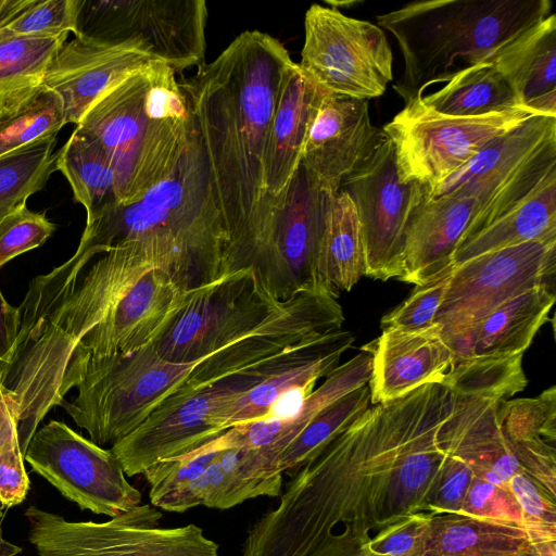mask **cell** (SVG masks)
Wrapping results in <instances>:
<instances>
[{
  "mask_svg": "<svg viewBox=\"0 0 556 556\" xmlns=\"http://www.w3.org/2000/svg\"><path fill=\"white\" fill-rule=\"evenodd\" d=\"M506 485L520 507L523 526L534 534L556 541V494L523 469Z\"/></svg>",
  "mask_w": 556,
  "mask_h": 556,
  "instance_id": "f6af8a7d",
  "label": "cell"
},
{
  "mask_svg": "<svg viewBox=\"0 0 556 556\" xmlns=\"http://www.w3.org/2000/svg\"><path fill=\"white\" fill-rule=\"evenodd\" d=\"M13 425H17L18 427L14 405L0 382V435Z\"/></svg>",
  "mask_w": 556,
  "mask_h": 556,
  "instance_id": "db71d44e",
  "label": "cell"
},
{
  "mask_svg": "<svg viewBox=\"0 0 556 556\" xmlns=\"http://www.w3.org/2000/svg\"><path fill=\"white\" fill-rule=\"evenodd\" d=\"M150 63L101 96L76 125L108 155L116 179V200L122 205L139 201L172 174L192 130L191 116L187 119L149 116L146 98Z\"/></svg>",
  "mask_w": 556,
  "mask_h": 556,
  "instance_id": "5b68a950",
  "label": "cell"
},
{
  "mask_svg": "<svg viewBox=\"0 0 556 556\" xmlns=\"http://www.w3.org/2000/svg\"><path fill=\"white\" fill-rule=\"evenodd\" d=\"M421 556H556V541L513 522L431 515Z\"/></svg>",
  "mask_w": 556,
  "mask_h": 556,
  "instance_id": "484cf974",
  "label": "cell"
},
{
  "mask_svg": "<svg viewBox=\"0 0 556 556\" xmlns=\"http://www.w3.org/2000/svg\"><path fill=\"white\" fill-rule=\"evenodd\" d=\"M66 124L60 96L43 84L0 108V156L56 136Z\"/></svg>",
  "mask_w": 556,
  "mask_h": 556,
  "instance_id": "d590c367",
  "label": "cell"
},
{
  "mask_svg": "<svg viewBox=\"0 0 556 556\" xmlns=\"http://www.w3.org/2000/svg\"><path fill=\"white\" fill-rule=\"evenodd\" d=\"M55 168L70 182L74 199L87 214L116 201V179L101 146L76 127L56 152Z\"/></svg>",
  "mask_w": 556,
  "mask_h": 556,
  "instance_id": "e575fe53",
  "label": "cell"
},
{
  "mask_svg": "<svg viewBox=\"0 0 556 556\" xmlns=\"http://www.w3.org/2000/svg\"><path fill=\"white\" fill-rule=\"evenodd\" d=\"M30 3V0H0V27Z\"/></svg>",
  "mask_w": 556,
  "mask_h": 556,
  "instance_id": "11a10c76",
  "label": "cell"
},
{
  "mask_svg": "<svg viewBox=\"0 0 556 556\" xmlns=\"http://www.w3.org/2000/svg\"><path fill=\"white\" fill-rule=\"evenodd\" d=\"M552 13L549 0H426L377 15L404 60L393 89L405 104L434 84L491 63L525 31Z\"/></svg>",
  "mask_w": 556,
  "mask_h": 556,
  "instance_id": "277c9868",
  "label": "cell"
},
{
  "mask_svg": "<svg viewBox=\"0 0 556 556\" xmlns=\"http://www.w3.org/2000/svg\"><path fill=\"white\" fill-rule=\"evenodd\" d=\"M68 34L26 36L0 30V108L42 84Z\"/></svg>",
  "mask_w": 556,
  "mask_h": 556,
  "instance_id": "8d00e7d4",
  "label": "cell"
},
{
  "mask_svg": "<svg viewBox=\"0 0 556 556\" xmlns=\"http://www.w3.org/2000/svg\"><path fill=\"white\" fill-rule=\"evenodd\" d=\"M371 361L370 351L365 350L337 366L326 376L321 386L313 390L291 419L265 418L233 426L237 442L256 451L265 460L277 466L281 453L319 412L368 383Z\"/></svg>",
  "mask_w": 556,
  "mask_h": 556,
  "instance_id": "83f0119b",
  "label": "cell"
},
{
  "mask_svg": "<svg viewBox=\"0 0 556 556\" xmlns=\"http://www.w3.org/2000/svg\"><path fill=\"white\" fill-rule=\"evenodd\" d=\"M517 109L475 117H455L427 109L419 99L382 130L391 140L400 179L429 188L460 168L486 144L534 115Z\"/></svg>",
  "mask_w": 556,
  "mask_h": 556,
  "instance_id": "4fadbf2b",
  "label": "cell"
},
{
  "mask_svg": "<svg viewBox=\"0 0 556 556\" xmlns=\"http://www.w3.org/2000/svg\"><path fill=\"white\" fill-rule=\"evenodd\" d=\"M27 539L39 556H219L218 544L190 523L159 528L162 513L137 505L108 521H68L29 506Z\"/></svg>",
  "mask_w": 556,
  "mask_h": 556,
  "instance_id": "ba28073f",
  "label": "cell"
},
{
  "mask_svg": "<svg viewBox=\"0 0 556 556\" xmlns=\"http://www.w3.org/2000/svg\"><path fill=\"white\" fill-rule=\"evenodd\" d=\"M370 404L368 383L353 390L319 412L278 458V469L293 476L345 431Z\"/></svg>",
  "mask_w": 556,
  "mask_h": 556,
  "instance_id": "74e56055",
  "label": "cell"
},
{
  "mask_svg": "<svg viewBox=\"0 0 556 556\" xmlns=\"http://www.w3.org/2000/svg\"><path fill=\"white\" fill-rule=\"evenodd\" d=\"M493 64L520 106L556 116V15L551 13L509 45Z\"/></svg>",
  "mask_w": 556,
  "mask_h": 556,
  "instance_id": "f1b7e54d",
  "label": "cell"
},
{
  "mask_svg": "<svg viewBox=\"0 0 556 556\" xmlns=\"http://www.w3.org/2000/svg\"><path fill=\"white\" fill-rule=\"evenodd\" d=\"M23 456L33 471L81 510L113 518L141 502L140 491L128 482L111 448L64 422L51 420L37 430Z\"/></svg>",
  "mask_w": 556,
  "mask_h": 556,
  "instance_id": "5bb4252c",
  "label": "cell"
},
{
  "mask_svg": "<svg viewBox=\"0 0 556 556\" xmlns=\"http://www.w3.org/2000/svg\"><path fill=\"white\" fill-rule=\"evenodd\" d=\"M355 337L348 330L299 343L291 357L261 383L229 404L220 417L225 430L251 421L265 419L273 404L285 393L304 387H315L337 366Z\"/></svg>",
  "mask_w": 556,
  "mask_h": 556,
  "instance_id": "d4e9b609",
  "label": "cell"
},
{
  "mask_svg": "<svg viewBox=\"0 0 556 556\" xmlns=\"http://www.w3.org/2000/svg\"><path fill=\"white\" fill-rule=\"evenodd\" d=\"M368 102L327 92L309 126L301 163L333 192L388 139L371 124Z\"/></svg>",
  "mask_w": 556,
  "mask_h": 556,
  "instance_id": "d6986e66",
  "label": "cell"
},
{
  "mask_svg": "<svg viewBox=\"0 0 556 556\" xmlns=\"http://www.w3.org/2000/svg\"><path fill=\"white\" fill-rule=\"evenodd\" d=\"M195 363L165 361L150 344L128 354L89 357L78 372L77 395L62 405L92 442L113 445L174 394Z\"/></svg>",
  "mask_w": 556,
  "mask_h": 556,
  "instance_id": "8992f818",
  "label": "cell"
},
{
  "mask_svg": "<svg viewBox=\"0 0 556 556\" xmlns=\"http://www.w3.org/2000/svg\"><path fill=\"white\" fill-rule=\"evenodd\" d=\"M242 392L231 376L192 389L179 388L131 433L111 446L125 475L186 455L226 430L220 417Z\"/></svg>",
  "mask_w": 556,
  "mask_h": 556,
  "instance_id": "9a60e30c",
  "label": "cell"
},
{
  "mask_svg": "<svg viewBox=\"0 0 556 556\" xmlns=\"http://www.w3.org/2000/svg\"><path fill=\"white\" fill-rule=\"evenodd\" d=\"M475 210L473 199L427 198L424 187L406 224L403 274L399 279L421 286L453 268V255Z\"/></svg>",
  "mask_w": 556,
  "mask_h": 556,
  "instance_id": "7402d4cb",
  "label": "cell"
},
{
  "mask_svg": "<svg viewBox=\"0 0 556 556\" xmlns=\"http://www.w3.org/2000/svg\"><path fill=\"white\" fill-rule=\"evenodd\" d=\"M296 66L275 37L238 35L180 87L229 239V273L253 269L269 201L264 150L281 90Z\"/></svg>",
  "mask_w": 556,
  "mask_h": 556,
  "instance_id": "7a4b0ae2",
  "label": "cell"
},
{
  "mask_svg": "<svg viewBox=\"0 0 556 556\" xmlns=\"http://www.w3.org/2000/svg\"><path fill=\"white\" fill-rule=\"evenodd\" d=\"M326 93L296 63L281 90L267 132L264 186L268 198L278 197L296 172L309 126Z\"/></svg>",
  "mask_w": 556,
  "mask_h": 556,
  "instance_id": "4316f807",
  "label": "cell"
},
{
  "mask_svg": "<svg viewBox=\"0 0 556 556\" xmlns=\"http://www.w3.org/2000/svg\"><path fill=\"white\" fill-rule=\"evenodd\" d=\"M186 292L159 267L144 273L75 350L61 386L62 399L76 386L89 357L128 354L151 344L176 314Z\"/></svg>",
  "mask_w": 556,
  "mask_h": 556,
  "instance_id": "ac0fdd59",
  "label": "cell"
},
{
  "mask_svg": "<svg viewBox=\"0 0 556 556\" xmlns=\"http://www.w3.org/2000/svg\"><path fill=\"white\" fill-rule=\"evenodd\" d=\"M281 305L253 269L228 273L187 291L176 314L150 345L165 361L195 363L255 330Z\"/></svg>",
  "mask_w": 556,
  "mask_h": 556,
  "instance_id": "9c48e42d",
  "label": "cell"
},
{
  "mask_svg": "<svg viewBox=\"0 0 556 556\" xmlns=\"http://www.w3.org/2000/svg\"><path fill=\"white\" fill-rule=\"evenodd\" d=\"M343 323L341 305L327 291L295 292L255 330L198 361L180 388L213 383L291 345L340 330Z\"/></svg>",
  "mask_w": 556,
  "mask_h": 556,
  "instance_id": "e0dca14e",
  "label": "cell"
},
{
  "mask_svg": "<svg viewBox=\"0 0 556 556\" xmlns=\"http://www.w3.org/2000/svg\"><path fill=\"white\" fill-rule=\"evenodd\" d=\"M55 143L51 136L0 156V220L46 186L56 170Z\"/></svg>",
  "mask_w": 556,
  "mask_h": 556,
  "instance_id": "60d3db41",
  "label": "cell"
},
{
  "mask_svg": "<svg viewBox=\"0 0 556 556\" xmlns=\"http://www.w3.org/2000/svg\"><path fill=\"white\" fill-rule=\"evenodd\" d=\"M370 404L400 399L428 383H442L454 353L441 326L418 330L383 328L370 351Z\"/></svg>",
  "mask_w": 556,
  "mask_h": 556,
  "instance_id": "44dd1931",
  "label": "cell"
},
{
  "mask_svg": "<svg viewBox=\"0 0 556 556\" xmlns=\"http://www.w3.org/2000/svg\"><path fill=\"white\" fill-rule=\"evenodd\" d=\"M551 240H556V174L519 207L463 242L453 265L526 242Z\"/></svg>",
  "mask_w": 556,
  "mask_h": 556,
  "instance_id": "d6a6232c",
  "label": "cell"
},
{
  "mask_svg": "<svg viewBox=\"0 0 556 556\" xmlns=\"http://www.w3.org/2000/svg\"><path fill=\"white\" fill-rule=\"evenodd\" d=\"M420 101L435 113L455 117L483 116L522 109L493 62L460 72L439 90L421 96Z\"/></svg>",
  "mask_w": 556,
  "mask_h": 556,
  "instance_id": "836d02e7",
  "label": "cell"
},
{
  "mask_svg": "<svg viewBox=\"0 0 556 556\" xmlns=\"http://www.w3.org/2000/svg\"><path fill=\"white\" fill-rule=\"evenodd\" d=\"M21 547L10 543L3 538V532L0 522V556H15L21 553Z\"/></svg>",
  "mask_w": 556,
  "mask_h": 556,
  "instance_id": "9f6ffc18",
  "label": "cell"
},
{
  "mask_svg": "<svg viewBox=\"0 0 556 556\" xmlns=\"http://www.w3.org/2000/svg\"><path fill=\"white\" fill-rule=\"evenodd\" d=\"M523 354L505 357H468L451 366L441 384L457 397L505 401L521 392L528 380Z\"/></svg>",
  "mask_w": 556,
  "mask_h": 556,
  "instance_id": "f35d334b",
  "label": "cell"
},
{
  "mask_svg": "<svg viewBox=\"0 0 556 556\" xmlns=\"http://www.w3.org/2000/svg\"><path fill=\"white\" fill-rule=\"evenodd\" d=\"M497 418L521 468L556 494V387L500 402Z\"/></svg>",
  "mask_w": 556,
  "mask_h": 556,
  "instance_id": "f546056e",
  "label": "cell"
},
{
  "mask_svg": "<svg viewBox=\"0 0 556 556\" xmlns=\"http://www.w3.org/2000/svg\"><path fill=\"white\" fill-rule=\"evenodd\" d=\"M431 514L405 516L376 532L363 546L378 556H421ZM344 545V544H343Z\"/></svg>",
  "mask_w": 556,
  "mask_h": 556,
  "instance_id": "7dc6e473",
  "label": "cell"
},
{
  "mask_svg": "<svg viewBox=\"0 0 556 556\" xmlns=\"http://www.w3.org/2000/svg\"><path fill=\"white\" fill-rule=\"evenodd\" d=\"M78 7L79 0H30L0 30L26 36L75 34Z\"/></svg>",
  "mask_w": 556,
  "mask_h": 556,
  "instance_id": "7bdbcfd3",
  "label": "cell"
},
{
  "mask_svg": "<svg viewBox=\"0 0 556 556\" xmlns=\"http://www.w3.org/2000/svg\"><path fill=\"white\" fill-rule=\"evenodd\" d=\"M555 289L539 286L496 307L476 328L471 357H505L523 354L548 320Z\"/></svg>",
  "mask_w": 556,
  "mask_h": 556,
  "instance_id": "4dcf8cb0",
  "label": "cell"
},
{
  "mask_svg": "<svg viewBox=\"0 0 556 556\" xmlns=\"http://www.w3.org/2000/svg\"><path fill=\"white\" fill-rule=\"evenodd\" d=\"M29 490L17 425L0 435V503L5 508L22 504Z\"/></svg>",
  "mask_w": 556,
  "mask_h": 556,
  "instance_id": "681fc988",
  "label": "cell"
},
{
  "mask_svg": "<svg viewBox=\"0 0 556 556\" xmlns=\"http://www.w3.org/2000/svg\"><path fill=\"white\" fill-rule=\"evenodd\" d=\"M554 174L556 134L548 137L475 214L460 244L519 207Z\"/></svg>",
  "mask_w": 556,
  "mask_h": 556,
  "instance_id": "ab89813d",
  "label": "cell"
},
{
  "mask_svg": "<svg viewBox=\"0 0 556 556\" xmlns=\"http://www.w3.org/2000/svg\"><path fill=\"white\" fill-rule=\"evenodd\" d=\"M453 268L421 286H415L408 298L387 313L381 327L418 330L434 324Z\"/></svg>",
  "mask_w": 556,
  "mask_h": 556,
  "instance_id": "bcb514c9",
  "label": "cell"
},
{
  "mask_svg": "<svg viewBox=\"0 0 556 556\" xmlns=\"http://www.w3.org/2000/svg\"><path fill=\"white\" fill-rule=\"evenodd\" d=\"M229 446H235V442L230 429H227L216 439L186 455L153 465L143 473L150 485L151 504L166 493L198 480Z\"/></svg>",
  "mask_w": 556,
  "mask_h": 556,
  "instance_id": "b9f144b4",
  "label": "cell"
},
{
  "mask_svg": "<svg viewBox=\"0 0 556 556\" xmlns=\"http://www.w3.org/2000/svg\"><path fill=\"white\" fill-rule=\"evenodd\" d=\"M554 134L556 116L534 114L495 138L442 181L429 188L424 186L425 194L427 198L448 195L473 199L476 214L516 169Z\"/></svg>",
  "mask_w": 556,
  "mask_h": 556,
  "instance_id": "603a6c76",
  "label": "cell"
},
{
  "mask_svg": "<svg viewBox=\"0 0 556 556\" xmlns=\"http://www.w3.org/2000/svg\"><path fill=\"white\" fill-rule=\"evenodd\" d=\"M20 327L18 308L4 299L0 290V364H8L14 353Z\"/></svg>",
  "mask_w": 556,
  "mask_h": 556,
  "instance_id": "816d5d0a",
  "label": "cell"
},
{
  "mask_svg": "<svg viewBox=\"0 0 556 556\" xmlns=\"http://www.w3.org/2000/svg\"><path fill=\"white\" fill-rule=\"evenodd\" d=\"M351 198L362 228L365 276L388 280L403 274L406 224L424 186L400 179L395 151L384 140L340 189Z\"/></svg>",
  "mask_w": 556,
  "mask_h": 556,
  "instance_id": "2e32d148",
  "label": "cell"
},
{
  "mask_svg": "<svg viewBox=\"0 0 556 556\" xmlns=\"http://www.w3.org/2000/svg\"><path fill=\"white\" fill-rule=\"evenodd\" d=\"M555 268L556 240L526 242L455 265L434 319L454 362L471 357L475 330L492 311L535 287H554Z\"/></svg>",
  "mask_w": 556,
  "mask_h": 556,
  "instance_id": "52a82bcc",
  "label": "cell"
},
{
  "mask_svg": "<svg viewBox=\"0 0 556 556\" xmlns=\"http://www.w3.org/2000/svg\"><path fill=\"white\" fill-rule=\"evenodd\" d=\"M130 241L156 242L167 249L190 290L229 273V239L193 124L187 149L172 174L137 202L122 205L113 201L87 214L76 252L46 274L45 282L55 291H67L96 255Z\"/></svg>",
  "mask_w": 556,
  "mask_h": 556,
  "instance_id": "3957f363",
  "label": "cell"
},
{
  "mask_svg": "<svg viewBox=\"0 0 556 556\" xmlns=\"http://www.w3.org/2000/svg\"><path fill=\"white\" fill-rule=\"evenodd\" d=\"M458 514L513 522L525 527L520 507L507 485L494 484L476 476L467 490Z\"/></svg>",
  "mask_w": 556,
  "mask_h": 556,
  "instance_id": "c3c4849f",
  "label": "cell"
},
{
  "mask_svg": "<svg viewBox=\"0 0 556 556\" xmlns=\"http://www.w3.org/2000/svg\"><path fill=\"white\" fill-rule=\"evenodd\" d=\"M204 0H79L75 36L135 43L176 72L204 63Z\"/></svg>",
  "mask_w": 556,
  "mask_h": 556,
  "instance_id": "7c38bea8",
  "label": "cell"
},
{
  "mask_svg": "<svg viewBox=\"0 0 556 556\" xmlns=\"http://www.w3.org/2000/svg\"><path fill=\"white\" fill-rule=\"evenodd\" d=\"M4 509H5V508H4V507L1 505V503H0V522H1L2 517H3V515H4Z\"/></svg>",
  "mask_w": 556,
  "mask_h": 556,
  "instance_id": "6f0895ef",
  "label": "cell"
},
{
  "mask_svg": "<svg viewBox=\"0 0 556 556\" xmlns=\"http://www.w3.org/2000/svg\"><path fill=\"white\" fill-rule=\"evenodd\" d=\"M54 230L45 212L30 211L26 201L20 203L0 220V267L43 244Z\"/></svg>",
  "mask_w": 556,
  "mask_h": 556,
  "instance_id": "ee69618b",
  "label": "cell"
},
{
  "mask_svg": "<svg viewBox=\"0 0 556 556\" xmlns=\"http://www.w3.org/2000/svg\"><path fill=\"white\" fill-rule=\"evenodd\" d=\"M152 60L135 43L75 36L51 60L42 84L60 96L66 124L77 125L101 96Z\"/></svg>",
  "mask_w": 556,
  "mask_h": 556,
  "instance_id": "ffe728a7",
  "label": "cell"
},
{
  "mask_svg": "<svg viewBox=\"0 0 556 556\" xmlns=\"http://www.w3.org/2000/svg\"><path fill=\"white\" fill-rule=\"evenodd\" d=\"M473 477L464 460L446 453L429 514H458Z\"/></svg>",
  "mask_w": 556,
  "mask_h": 556,
  "instance_id": "f907efd6",
  "label": "cell"
},
{
  "mask_svg": "<svg viewBox=\"0 0 556 556\" xmlns=\"http://www.w3.org/2000/svg\"><path fill=\"white\" fill-rule=\"evenodd\" d=\"M308 556H378L363 546L343 545L330 540L321 542Z\"/></svg>",
  "mask_w": 556,
  "mask_h": 556,
  "instance_id": "f5cc1de1",
  "label": "cell"
},
{
  "mask_svg": "<svg viewBox=\"0 0 556 556\" xmlns=\"http://www.w3.org/2000/svg\"><path fill=\"white\" fill-rule=\"evenodd\" d=\"M452 403L446 387L428 383L368 407L287 482L281 509L289 532L311 549L325 540L363 545L371 531L428 513Z\"/></svg>",
  "mask_w": 556,
  "mask_h": 556,
  "instance_id": "6da1fadb",
  "label": "cell"
},
{
  "mask_svg": "<svg viewBox=\"0 0 556 556\" xmlns=\"http://www.w3.org/2000/svg\"><path fill=\"white\" fill-rule=\"evenodd\" d=\"M337 193L300 163L287 188L269 198L253 271L276 300L283 301L302 290L321 289L317 273L319 249Z\"/></svg>",
  "mask_w": 556,
  "mask_h": 556,
  "instance_id": "30bf717a",
  "label": "cell"
},
{
  "mask_svg": "<svg viewBox=\"0 0 556 556\" xmlns=\"http://www.w3.org/2000/svg\"><path fill=\"white\" fill-rule=\"evenodd\" d=\"M300 71L324 91L369 100L393 79V54L381 27L312 4L304 16Z\"/></svg>",
  "mask_w": 556,
  "mask_h": 556,
  "instance_id": "8fae6325",
  "label": "cell"
},
{
  "mask_svg": "<svg viewBox=\"0 0 556 556\" xmlns=\"http://www.w3.org/2000/svg\"><path fill=\"white\" fill-rule=\"evenodd\" d=\"M500 402L453 395L439 443L446 453L464 460L476 477L506 485L522 468L502 432L497 418Z\"/></svg>",
  "mask_w": 556,
  "mask_h": 556,
  "instance_id": "cb8c5ba5",
  "label": "cell"
},
{
  "mask_svg": "<svg viewBox=\"0 0 556 556\" xmlns=\"http://www.w3.org/2000/svg\"><path fill=\"white\" fill-rule=\"evenodd\" d=\"M318 282L338 298L365 274L363 232L349 194L339 190L327 216L318 256Z\"/></svg>",
  "mask_w": 556,
  "mask_h": 556,
  "instance_id": "1f68e13d",
  "label": "cell"
}]
</instances>
